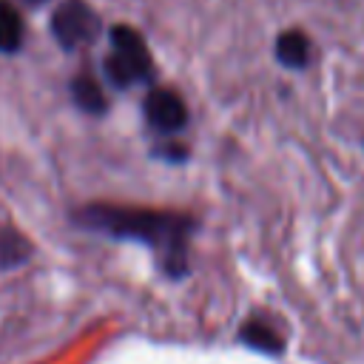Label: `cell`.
<instances>
[{
    "label": "cell",
    "instance_id": "cell-1",
    "mask_svg": "<svg viewBox=\"0 0 364 364\" xmlns=\"http://www.w3.org/2000/svg\"><path fill=\"white\" fill-rule=\"evenodd\" d=\"M74 222L108 233L114 239H131L156 253L159 267L179 279L188 273V245L196 222L185 213L171 210H151V208H131V205H85L74 213Z\"/></svg>",
    "mask_w": 364,
    "mask_h": 364
},
{
    "label": "cell",
    "instance_id": "cell-2",
    "mask_svg": "<svg viewBox=\"0 0 364 364\" xmlns=\"http://www.w3.org/2000/svg\"><path fill=\"white\" fill-rule=\"evenodd\" d=\"M108 40H111V54L105 57L102 71L111 85L128 88L136 82H148L154 77L151 51L131 26H111Z\"/></svg>",
    "mask_w": 364,
    "mask_h": 364
},
{
    "label": "cell",
    "instance_id": "cell-3",
    "mask_svg": "<svg viewBox=\"0 0 364 364\" xmlns=\"http://www.w3.org/2000/svg\"><path fill=\"white\" fill-rule=\"evenodd\" d=\"M51 34L65 51H74L100 34V20L85 0H63L51 14Z\"/></svg>",
    "mask_w": 364,
    "mask_h": 364
},
{
    "label": "cell",
    "instance_id": "cell-4",
    "mask_svg": "<svg viewBox=\"0 0 364 364\" xmlns=\"http://www.w3.org/2000/svg\"><path fill=\"white\" fill-rule=\"evenodd\" d=\"M142 114L148 119L151 128L156 131H182L188 122V108L182 102V97L171 88H151L145 102H142Z\"/></svg>",
    "mask_w": 364,
    "mask_h": 364
},
{
    "label": "cell",
    "instance_id": "cell-5",
    "mask_svg": "<svg viewBox=\"0 0 364 364\" xmlns=\"http://www.w3.org/2000/svg\"><path fill=\"white\" fill-rule=\"evenodd\" d=\"M239 338H242V344H247L250 350H259V353L279 355L284 350V338L267 321H262V318H247L239 327Z\"/></svg>",
    "mask_w": 364,
    "mask_h": 364
},
{
    "label": "cell",
    "instance_id": "cell-6",
    "mask_svg": "<svg viewBox=\"0 0 364 364\" xmlns=\"http://www.w3.org/2000/svg\"><path fill=\"white\" fill-rule=\"evenodd\" d=\"M276 57L284 68H304L310 63V40L301 31H282L276 40Z\"/></svg>",
    "mask_w": 364,
    "mask_h": 364
},
{
    "label": "cell",
    "instance_id": "cell-7",
    "mask_svg": "<svg viewBox=\"0 0 364 364\" xmlns=\"http://www.w3.org/2000/svg\"><path fill=\"white\" fill-rule=\"evenodd\" d=\"M71 97L85 114H105V108H108V100H105L100 82L88 74H77L71 80Z\"/></svg>",
    "mask_w": 364,
    "mask_h": 364
},
{
    "label": "cell",
    "instance_id": "cell-8",
    "mask_svg": "<svg viewBox=\"0 0 364 364\" xmlns=\"http://www.w3.org/2000/svg\"><path fill=\"white\" fill-rule=\"evenodd\" d=\"M28 256H31V242L20 230L3 225L0 228V267L3 270L6 267H17V264L28 262Z\"/></svg>",
    "mask_w": 364,
    "mask_h": 364
},
{
    "label": "cell",
    "instance_id": "cell-9",
    "mask_svg": "<svg viewBox=\"0 0 364 364\" xmlns=\"http://www.w3.org/2000/svg\"><path fill=\"white\" fill-rule=\"evenodd\" d=\"M20 46H23V17L9 0H0V51L14 54Z\"/></svg>",
    "mask_w": 364,
    "mask_h": 364
},
{
    "label": "cell",
    "instance_id": "cell-10",
    "mask_svg": "<svg viewBox=\"0 0 364 364\" xmlns=\"http://www.w3.org/2000/svg\"><path fill=\"white\" fill-rule=\"evenodd\" d=\"M156 156L162 159H173V162H182L188 156L185 145H176V142H165V145H156Z\"/></svg>",
    "mask_w": 364,
    "mask_h": 364
},
{
    "label": "cell",
    "instance_id": "cell-11",
    "mask_svg": "<svg viewBox=\"0 0 364 364\" xmlns=\"http://www.w3.org/2000/svg\"><path fill=\"white\" fill-rule=\"evenodd\" d=\"M23 3H28V6H43V3H48V0H23Z\"/></svg>",
    "mask_w": 364,
    "mask_h": 364
}]
</instances>
